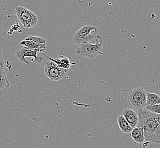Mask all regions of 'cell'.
Wrapping results in <instances>:
<instances>
[{
	"label": "cell",
	"instance_id": "obj_7",
	"mask_svg": "<svg viewBox=\"0 0 160 148\" xmlns=\"http://www.w3.org/2000/svg\"><path fill=\"white\" fill-rule=\"evenodd\" d=\"M38 53L39 51L36 50L29 49L28 48L23 47L21 49L17 50L16 53V56L20 62L25 63L28 65H29L30 63L26 59V57L35 59L34 62L39 64L43 61V58L40 56H38Z\"/></svg>",
	"mask_w": 160,
	"mask_h": 148
},
{
	"label": "cell",
	"instance_id": "obj_3",
	"mask_svg": "<svg viewBox=\"0 0 160 148\" xmlns=\"http://www.w3.org/2000/svg\"><path fill=\"white\" fill-rule=\"evenodd\" d=\"M147 93L142 87H136L131 90L127 96L129 105L138 111L144 110L147 104Z\"/></svg>",
	"mask_w": 160,
	"mask_h": 148
},
{
	"label": "cell",
	"instance_id": "obj_4",
	"mask_svg": "<svg viewBox=\"0 0 160 148\" xmlns=\"http://www.w3.org/2000/svg\"><path fill=\"white\" fill-rule=\"evenodd\" d=\"M16 15L24 28H33L38 22V16L31 10L23 6H17L16 8Z\"/></svg>",
	"mask_w": 160,
	"mask_h": 148
},
{
	"label": "cell",
	"instance_id": "obj_17",
	"mask_svg": "<svg viewBox=\"0 0 160 148\" xmlns=\"http://www.w3.org/2000/svg\"><path fill=\"white\" fill-rule=\"evenodd\" d=\"M4 64H5V61L3 59V54L0 50V66L3 67Z\"/></svg>",
	"mask_w": 160,
	"mask_h": 148
},
{
	"label": "cell",
	"instance_id": "obj_5",
	"mask_svg": "<svg viewBox=\"0 0 160 148\" xmlns=\"http://www.w3.org/2000/svg\"><path fill=\"white\" fill-rule=\"evenodd\" d=\"M97 33V28L92 25H85L81 28L74 34L73 40L76 44L89 43L90 41L95 38V35L91 32Z\"/></svg>",
	"mask_w": 160,
	"mask_h": 148
},
{
	"label": "cell",
	"instance_id": "obj_13",
	"mask_svg": "<svg viewBox=\"0 0 160 148\" xmlns=\"http://www.w3.org/2000/svg\"><path fill=\"white\" fill-rule=\"evenodd\" d=\"M147 104L148 105H156L160 104V96L154 93L147 92Z\"/></svg>",
	"mask_w": 160,
	"mask_h": 148
},
{
	"label": "cell",
	"instance_id": "obj_6",
	"mask_svg": "<svg viewBox=\"0 0 160 148\" xmlns=\"http://www.w3.org/2000/svg\"><path fill=\"white\" fill-rule=\"evenodd\" d=\"M67 70L60 68L54 62L49 61L44 64V71L47 77L53 82L62 80L64 77Z\"/></svg>",
	"mask_w": 160,
	"mask_h": 148
},
{
	"label": "cell",
	"instance_id": "obj_12",
	"mask_svg": "<svg viewBox=\"0 0 160 148\" xmlns=\"http://www.w3.org/2000/svg\"><path fill=\"white\" fill-rule=\"evenodd\" d=\"M117 121L118 127L122 132L126 134H130L131 133L133 130L132 128L131 127L122 115H120L118 117Z\"/></svg>",
	"mask_w": 160,
	"mask_h": 148
},
{
	"label": "cell",
	"instance_id": "obj_8",
	"mask_svg": "<svg viewBox=\"0 0 160 148\" xmlns=\"http://www.w3.org/2000/svg\"><path fill=\"white\" fill-rule=\"evenodd\" d=\"M122 116L125 118L127 121L128 123L133 129L138 126L139 122V115L136 111L126 108L122 112Z\"/></svg>",
	"mask_w": 160,
	"mask_h": 148
},
{
	"label": "cell",
	"instance_id": "obj_16",
	"mask_svg": "<svg viewBox=\"0 0 160 148\" xmlns=\"http://www.w3.org/2000/svg\"><path fill=\"white\" fill-rule=\"evenodd\" d=\"M19 45L24 47L28 48L29 49L34 50V45L30 40H22L21 42L19 43Z\"/></svg>",
	"mask_w": 160,
	"mask_h": 148
},
{
	"label": "cell",
	"instance_id": "obj_1",
	"mask_svg": "<svg viewBox=\"0 0 160 148\" xmlns=\"http://www.w3.org/2000/svg\"><path fill=\"white\" fill-rule=\"evenodd\" d=\"M138 127H142L145 142L160 144V114H154L147 110L138 111Z\"/></svg>",
	"mask_w": 160,
	"mask_h": 148
},
{
	"label": "cell",
	"instance_id": "obj_10",
	"mask_svg": "<svg viewBox=\"0 0 160 148\" xmlns=\"http://www.w3.org/2000/svg\"><path fill=\"white\" fill-rule=\"evenodd\" d=\"M10 83L3 67L0 66V98L8 93L10 89Z\"/></svg>",
	"mask_w": 160,
	"mask_h": 148
},
{
	"label": "cell",
	"instance_id": "obj_15",
	"mask_svg": "<svg viewBox=\"0 0 160 148\" xmlns=\"http://www.w3.org/2000/svg\"><path fill=\"white\" fill-rule=\"evenodd\" d=\"M145 108L147 111L150 112L154 114H160V104L153 105H148L146 106Z\"/></svg>",
	"mask_w": 160,
	"mask_h": 148
},
{
	"label": "cell",
	"instance_id": "obj_14",
	"mask_svg": "<svg viewBox=\"0 0 160 148\" xmlns=\"http://www.w3.org/2000/svg\"><path fill=\"white\" fill-rule=\"evenodd\" d=\"M25 40H30L32 43L34 45V50L35 49L36 46H38L42 44H46V40L42 37H36L32 35L28 36Z\"/></svg>",
	"mask_w": 160,
	"mask_h": 148
},
{
	"label": "cell",
	"instance_id": "obj_9",
	"mask_svg": "<svg viewBox=\"0 0 160 148\" xmlns=\"http://www.w3.org/2000/svg\"><path fill=\"white\" fill-rule=\"evenodd\" d=\"M44 55H45V56H46L47 58L49 59V61L54 62L58 67H60V68L65 69V70H68L71 66L76 65L77 63H76L74 62L72 63L70 61L69 58H68L66 57V56H60L56 57V58H51L50 57H48L46 54H44Z\"/></svg>",
	"mask_w": 160,
	"mask_h": 148
},
{
	"label": "cell",
	"instance_id": "obj_11",
	"mask_svg": "<svg viewBox=\"0 0 160 148\" xmlns=\"http://www.w3.org/2000/svg\"><path fill=\"white\" fill-rule=\"evenodd\" d=\"M130 134L133 141L135 144H141L145 142L144 132L142 127H136L133 129Z\"/></svg>",
	"mask_w": 160,
	"mask_h": 148
},
{
	"label": "cell",
	"instance_id": "obj_2",
	"mask_svg": "<svg viewBox=\"0 0 160 148\" xmlns=\"http://www.w3.org/2000/svg\"><path fill=\"white\" fill-rule=\"evenodd\" d=\"M103 40L101 37L96 36L95 44L91 43H82L76 50L77 56L90 59L96 58L97 56L103 54L102 51Z\"/></svg>",
	"mask_w": 160,
	"mask_h": 148
}]
</instances>
